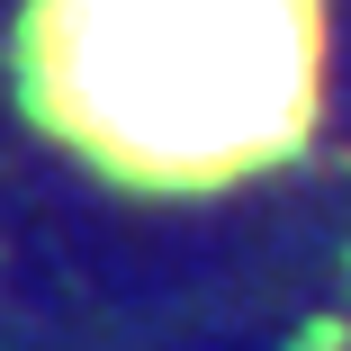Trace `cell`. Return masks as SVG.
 Listing matches in <instances>:
<instances>
[{
  "label": "cell",
  "instance_id": "obj_1",
  "mask_svg": "<svg viewBox=\"0 0 351 351\" xmlns=\"http://www.w3.org/2000/svg\"><path fill=\"white\" fill-rule=\"evenodd\" d=\"M10 45L36 180L135 226L289 198L333 135V0H27Z\"/></svg>",
  "mask_w": 351,
  "mask_h": 351
}]
</instances>
